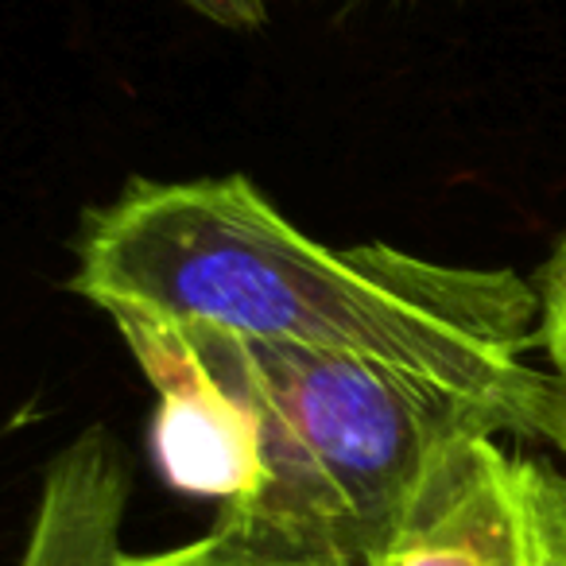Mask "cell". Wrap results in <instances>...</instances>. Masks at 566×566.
<instances>
[{
    "instance_id": "cell-3",
    "label": "cell",
    "mask_w": 566,
    "mask_h": 566,
    "mask_svg": "<svg viewBox=\"0 0 566 566\" xmlns=\"http://www.w3.org/2000/svg\"><path fill=\"white\" fill-rule=\"evenodd\" d=\"M377 566H566V473L496 439L458 442Z\"/></svg>"
},
{
    "instance_id": "cell-4",
    "label": "cell",
    "mask_w": 566,
    "mask_h": 566,
    "mask_svg": "<svg viewBox=\"0 0 566 566\" xmlns=\"http://www.w3.org/2000/svg\"><path fill=\"white\" fill-rule=\"evenodd\" d=\"M117 334L159 396L151 447L175 489L229 504L256 478L252 416L237 388L198 354L179 326L117 318Z\"/></svg>"
},
{
    "instance_id": "cell-1",
    "label": "cell",
    "mask_w": 566,
    "mask_h": 566,
    "mask_svg": "<svg viewBox=\"0 0 566 566\" xmlns=\"http://www.w3.org/2000/svg\"><path fill=\"white\" fill-rule=\"evenodd\" d=\"M66 292L113 323H198L256 346L442 377L512 408L532 439L547 373L532 365V283L392 244H323L244 175L133 179L86 213Z\"/></svg>"
},
{
    "instance_id": "cell-5",
    "label": "cell",
    "mask_w": 566,
    "mask_h": 566,
    "mask_svg": "<svg viewBox=\"0 0 566 566\" xmlns=\"http://www.w3.org/2000/svg\"><path fill=\"white\" fill-rule=\"evenodd\" d=\"M113 566H311V563H280V558L249 555V551H237L229 543L202 535L195 543H182L171 551H156V555H128L120 551L113 558Z\"/></svg>"
},
{
    "instance_id": "cell-7",
    "label": "cell",
    "mask_w": 566,
    "mask_h": 566,
    "mask_svg": "<svg viewBox=\"0 0 566 566\" xmlns=\"http://www.w3.org/2000/svg\"><path fill=\"white\" fill-rule=\"evenodd\" d=\"M175 4L229 32H256L268 20V0H175Z\"/></svg>"
},
{
    "instance_id": "cell-8",
    "label": "cell",
    "mask_w": 566,
    "mask_h": 566,
    "mask_svg": "<svg viewBox=\"0 0 566 566\" xmlns=\"http://www.w3.org/2000/svg\"><path fill=\"white\" fill-rule=\"evenodd\" d=\"M532 439H543L566 458V373H543V392L535 403Z\"/></svg>"
},
{
    "instance_id": "cell-6",
    "label": "cell",
    "mask_w": 566,
    "mask_h": 566,
    "mask_svg": "<svg viewBox=\"0 0 566 566\" xmlns=\"http://www.w3.org/2000/svg\"><path fill=\"white\" fill-rule=\"evenodd\" d=\"M539 346L551 373H566V241L547 260L539 280Z\"/></svg>"
},
{
    "instance_id": "cell-2",
    "label": "cell",
    "mask_w": 566,
    "mask_h": 566,
    "mask_svg": "<svg viewBox=\"0 0 566 566\" xmlns=\"http://www.w3.org/2000/svg\"><path fill=\"white\" fill-rule=\"evenodd\" d=\"M167 326L187 334L252 416L256 478L206 532L249 555L377 566L458 442L524 434L512 408L442 377Z\"/></svg>"
}]
</instances>
